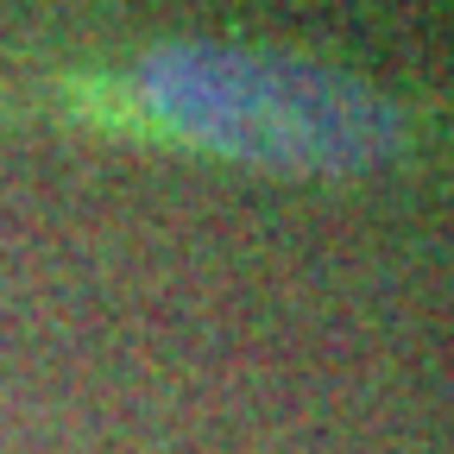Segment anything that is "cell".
I'll list each match as a JSON object with an SVG mask.
<instances>
[{"instance_id": "obj_1", "label": "cell", "mask_w": 454, "mask_h": 454, "mask_svg": "<svg viewBox=\"0 0 454 454\" xmlns=\"http://www.w3.org/2000/svg\"><path fill=\"white\" fill-rule=\"evenodd\" d=\"M152 127L265 177H372L404 158L411 121L366 76L278 44L164 38L133 64Z\"/></svg>"}]
</instances>
